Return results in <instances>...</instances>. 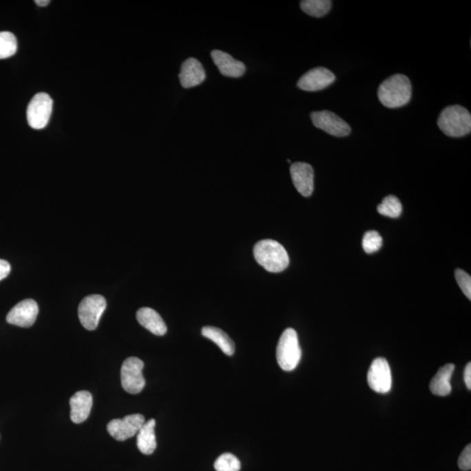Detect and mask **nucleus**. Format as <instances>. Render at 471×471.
<instances>
[{"mask_svg": "<svg viewBox=\"0 0 471 471\" xmlns=\"http://www.w3.org/2000/svg\"><path fill=\"white\" fill-rule=\"evenodd\" d=\"M412 86L406 75L397 74L392 75L382 82L378 90L379 100L388 108L405 106L410 101Z\"/></svg>", "mask_w": 471, "mask_h": 471, "instance_id": "1", "label": "nucleus"}, {"mask_svg": "<svg viewBox=\"0 0 471 471\" xmlns=\"http://www.w3.org/2000/svg\"><path fill=\"white\" fill-rule=\"evenodd\" d=\"M256 261L270 272H281L289 265V256L284 246L272 239L261 240L253 249Z\"/></svg>", "mask_w": 471, "mask_h": 471, "instance_id": "2", "label": "nucleus"}, {"mask_svg": "<svg viewBox=\"0 0 471 471\" xmlns=\"http://www.w3.org/2000/svg\"><path fill=\"white\" fill-rule=\"evenodd\" d=\"M437 124L446 136L462 137L470 133L471 115L465 108L454 105L441 111Z\"/></svg>", "mask_w": 471, "mask_h": 471, "instance_id": "3", "label": "nucleus"}, {"mask_svg": "<svg viewBox=\"0 0 471 471\" xmlns=\"http://www.w3.org/2000/svg\"><path fill=\"white\" fill-rule=\"evenodd\" d=\"M301 354L297 332L293 328L285 329L277 345L276 357L279 367L284 371L294 370L301 361Z\"/></svg>", "mask_w": 471, "mask_h": 471, "instance_id": "4", "label": "nucleus"}, {"mask_svg": "<svg viewBox=\"0 0 471 471\" xmlns=\"http://www.w3.org/2000/svg\"><path fill=\"white\" fill-rule=\"evenodd\" d=\"M52 98L46 93H39L32 99L26 111L29 126L34 130H42L48 126L52 112Z\"/></svg>", "mask_w": 471, "mask_h": 471, "instance_id": "5", "label": "nucleus"}, {"mask_svg": "<svg viewBox=\"0 0 471 471\" xmlns=\"http://www.w3.org/2000/svg\"><path fill=\"white\" fill-rule=\"evenodd\" d=\"M106 308V299L101 295H90L82 299L78 309L81 325L87 330H95Z\"/></svg>", "mask_w": 471, "mask_h": 471, "instance_id": "6", "label": "nucleus"}, {"mask_svg": "<svg viewBox=\"0 0 471 471\" xmlns=\"http://www.w3.org/2000/svg\"><path fill=\"white\" fill-rule=\"evenodd\" d=\"M143 361L137 357L128 358L121 365V386L128 393L136 394L140 393L145 387V379L143 374Z\"/></svg>", "mask_w": 471, "mask_h": 471, "instance_id": "7", "label": "nucleus"}, {"mask_svg": "<svg viewBox=\"0 0 471 471\" xmlns=\"http://www.w3.org/2000/svg\"><path fill=\"white\" fill-rule=\"evenodd\" d=\"M311 119L316 128L332 137H345L351 133L350 126L332 112L327 110L312 112Z\"/></svg>", "mask_w": 471, "mask_h": 471, "instance_id": "8", "label": "nucleus"}, {"mask_svg": "<svg viewBox=\"0 0 471 471\" xmlns=\"http://www.w3.org/2000/svg\"><path fill=\"white\" fill-rule=\"evenodd\" d=\"M368 386L379 394H387L392 388V373L386 359L377 358L372 362L368 373Z\"/></svg>", "mask_w": 471, "mask_h": 471, "instance_id": "9", "label": "nucleus"}, {"mask_svg": "<svg viewBox=\"0 0 471 471\" xmlns=\"http://www.w3.org/2000/svg\"><path fill=\"white\" fill-rule=\"evenodd\" d=\"M144 423L145 417L143 414H134L125 417L123 419L112 420L108 424L107 430L115 440L123 441L136 436Z\"/></svg>", "mask_w": 471, "mask_h": 471, "instance_id": "10", "label": "nucleus"}, {"mask_svg": "<svg viewBox=\"0 0 471 471\" xmlns=\"http://www.w3.org/2000/svg\"><path fill=\"white\" fill-rule=\"evenodd\" d=\"M39 314L37 302L32 299H24L11 309L6 316L9 324L21 328H30Z\"/></svg>", "mask_w": 471, "mask_h": 471, "instance_id": "11", "label": "nucleus"}, {"mask_svg": "<svg viewBox=\"0 0 471 471\" xmlns=\"http://www.w3.org/2000/svg\"><path fill=\"white\" fill-rule=\"evenodd\" d=\"M334 81L335 75L329 69L322 67L315 68L305 72L299 79L298 87L304 91H319L334 83Z\"/></svg>", "mask_w": 471, "mask_h": 471, "instance_id": "12", "label": "nucleus"}, {"mask_svg": "<svg viewBox=\"0 0 471 471\" xmlns=\"http://www.w3.org/2000/svg\"><path fill=\"white\" fill-rule=\"evenodd\" d=\"M291 177L296 189L303 197H310L314 189V171L310 164L295 163L292 164Z\"/></svg>", "mask_w": 471, "mask_h": 471, "instance_id": "13", "label": "nucleus"}, {"mask_svg": "<svg viewBox=\"0 0 471 471\" xmlns=\"http://www.w3.org/2000/svg\"><path fill=\"white\" fill-rule=\"evenodd\" d=\"M206 72L203 65L195 58L188 59L182 64L179 74L181 85L184 88L197 87L206 81Z\"/></svg>", "mask_w": 471, "mask_h": 471, "instance_id": "14", "label": "nucleus"}, {"mask_svg": "<svg viewBox=\"0 0 471 471\" xmlns=\"http://www.w3.org/2000/svg\"><path fill=\"white\" fill-rule=\"evenodd\" d=\"M212 58L221 74L225 77L239 78L245 74V65L241 61L235 60L227 52L214 50L212 52Z\"/></svg>", "mask_w": 471, "mask_h": 471, "instance_id": "15", "label": "nucleus"}, {"mask_svg": "<svg viewBox=\"0 0 471 471\" xmlns=\"http://www.w3.org/2000/svg\"><path fill=\"white\" fill-rule=\"evenodd\" d=\"M70 417L72 423L79 424L83 423L90 417L93 397L90 392L79 391L72 395L70 399Z\"/></svg>", "mask_w": 471, "mask_h": 471, "instance_id": "16", "label": "nucleus"}, {"mask_svg": "<svg viewBox=\"0 0 471 471\" xmlns=\"http://www.w3.org/2000/svg\"><path fill=\"white\" fill-rule=\"evenodd\" d=\"M137 318L138 322L147 330L152 332L153 334L163 336L166 334L167 325L166 322L154 309L150 308H141L137 312Z\"/></svg>", "mask_w": 471, "mask_h": 471, "instance_id": "17", "label": "nucleus"}, {"mask_svg": "<svg viewBox=\"0 0 471 471\" xmlns=\"http://www.w3.org/2000/svg\"><path fill=\"white\" fill-rule=\"evenodd\" d=\"M454 370V364H447L439 368L432 381L430 382V388L431 393L437 397H447L452 391L450 380Z\"/></svg>", "mask_w": 471, "mask_h": 471, "instance_id": "18", "label": "nucleus"}, {"mask_svg": "<svg viewBox=\"0 0 471 471\" xmlns=\"http://www.w3.org/2000/svg\"><path fill=\"white\" fill-rule=\"evenodd\" d=\"M156 421L150 419L143 425L137 433L138 450L144 454H151L157 449V438L154 433Z\"/></svg>", "mask_w": 471, "mask_h": 471, "instance_id": "19", "label": "nucleus"}, {"mask_svg": "<svg viewBox=\"0 0 471 471\" xmlns=\"http://www.w3.org/2000/svg\"><path fill=\"white\" fill-rule=\"evenodd\" d=\"M202 334L204 337L219 345V348L226 355L232 357L235 352V344L226 332L215 327H204L202 329Z\"/></svg>", "mask_w": 471, "mask_h": 471, "instance_id": "20", "label": "nucleus"}, {"mask_svg": "<svg viewBox=\"0 0 471 471\" xmlns=\"http://www.w3.org/2000/svg\"><path fill=\"white\" fill-rule=\"evenodd\" d=\"M331 8L330 0H303L301 2L302 11L315 18H321L327 15Z\"/></svg>", "mask_w": 471, "mask_h": 471, "instance_id": "21", "label": "nucleus"}, {"mask_svg": "<svg viewBox=\"0 0 471 471\" xmlns=\"http://www.w3.org/2000/svg\"><path fill=\"white\" fill-rule=\"evenodd\" d=\"M377 210L382 216L397 219L403 212V204L397 197L390 195L385 197L382 203L379 204Z\"/></svg>", "mask_w": 471, "mask_h": 471, "instance_id": "22", "label": "nucleus"}, {"mask_svg": "<svg viewBox=\"0 0 471 471\" xmlns=\"http://www.w3.org/2000/svg\"><path fill=\"white\" fill-rule=\"evenodd\" d=\"M18 50V42L14 34L0 32V60L12 57Z\"/></svg>", "mask_w": 471, "mask_h": 471, "instance_id": "23", "label": "nucleus"}, {"mask_svg": "<svg viewBox=\"0 0 471 471\" xmlns=\"http://www.w3.org/2000/svg\"><path fill=\"white\" fill-rule=\"evenodd\" d=\"M214 468L217 471H239L241 463L238 457L230 453H225L216 460Z\"/></svg>", "mask_w": 471, "mask_h": 471, "instance_id": "24", "label": "nucleus"}, {"mask_svg": "<svg viewBox=\"0 0 471 471\" xmlns=\"http://www.w3.org/2000/svg\"><path fill=\"white\" fill-rule=\"evenodd\" d=\"M382 243H383V240H382L380 234L377 230H370V232L365 233L363 239H362V247H363L365 252L372 254V253L377 252L381 249Z\"/></svg>", "mask_w": 471, "mask_h": 471, "instance_id": "25", "label": "nucleus"}, {"mask_svg": "<svg viewBox=\"0 0 471 471\" xmlns=\"http://www.w3.org/2000/svg\"><path fill=\"white\" fill-rule=\"evenodd\" d=\"M454 276H456V279L457 284H459V288L462 289L464 294H465L468 299H471V278L466 272H464L462 269H457L456 272H454Z\"/></svg>", "mask_w": 471, "mask_h": 471, "instance_id": "26", "label": "nucleus"}, {"mask_svg": "<svg viewBox=\"0 0 471 471\" xmlns=\"http://www.w3.org/2000/svg\"><path fill=\"white\" fill-rule=\"evenodd\" d=\"M459 466L463 471H469L471 469V445L464 448L462 454H460L459 459Z\"/></svg>", "mask_w": 471, "mask_h": 471, "instance_id": "27", "label": "nucleus"}, {"mask_svg": "<svg viewBox=\"0 0 471 471\" xmlns=\"http://www.w3.org/2000/svg\"><path fill=\"white\" fill-rule=\"evenodd\" d=\"M11 272V265L4 259H0V281L6 279Z\"/></svg>", "mask_w": 471, "mask_h": 471, "instance_id": "28", "label": "nucleus"}, {"mask_svg": "<svg viewBox=\"0 0 471 471\" xmlns=\"http://www.w3.org/2000/svg\"><path fill=\"white\" fill-rule=\"evenodd\" d=\"M464 381H465L468 390H471V364L468 363L463 374Z\"/></svg>", "mask_w": 471, "mask_h": 471, "instance_id": "29", "label": "nucleus"}, {"mask_svg": "<svg viewBox=\"0 0 471 471\" xmlns=\"http://www.w3.org/2000/svg\"><path fill=\"white\" fill-rule=\"evenodd\" d=\"M35 3L36 5L44 8V6H47L50 1H49V0H36Z\"/></svg>", "mask_w": 471, "mask_h": 471, "instance_id": "30", "label": "nucleus"}]
</instances>
